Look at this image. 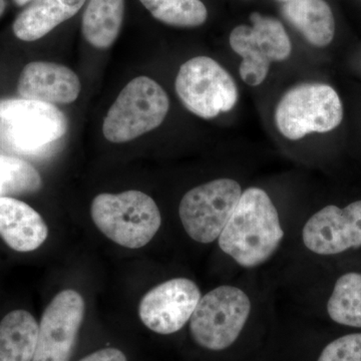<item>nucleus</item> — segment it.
<instances>
[{
    "label": "nucleus",
    "instance_id": "obj_3",
    "mask_svg": "<svg viewBox=\"0 0 361 361\" xmlns=\"http://www.w3.org/2000/svg\"><path fill=\"white\" fill-rule=\"evenodd\" d=\"M278 130L291 141L311 133L336 129L343 120V106L336 90L320 82H304L285 92L275 110Z\"/></svg>",
    "mask_w": 361,
    "mask_h": 361
},
{
    "label": "nucleus",
    "instance_id": "obj_4",
    "mask_svg": "<svg viewBox=\"0 0 361 361\" xmlns=\"http://www.w3.org/2000/svg\"><path fill=\"white\" fill-rule=\"evenodd\" d=\"M170 109L167 92L148 77L135 78L111 104L103 123L108 141H132L158 128Z\"/></svg>",
    "mask_w": 361,
    "mask_h": 361
},
{
    "label": "nucleus",
    "instance_id": "obj_12",
    "mask_svg": "<svg viewBox=\"0 0 361 361\" xmlns=\"http://www.w3.org/2000/svg\"><path fill=\"white\" fill-rule=\"evenodd\" d=\"M250 21L252 26H236L230 35V45L242 63L269 66L290 56V39L277 18L253 13Z\"/></svg>",
    "mask_w": 361,
    "mask_h": 361
},
{
    "label": "nucleus",
    "instance_id": "obj_14",
    "mask_svg": "<svg viewBox=\"0 0 361 361\" xmlns=\"http://www.w3.org/2000/svg\"><path fill=\"white\" fill-rule=\"evenodd\" d=\"M47 236V226L35 209L11 197L0 198V237L11 249L37 250Z\"/></svg>",
    "mask_w": 361,
    "mask_h": 361
},
{
    "label": "nucleus",
    "instance_id": "obj_6",
    "mask_svg": "<svg viewBox=\"0 0 361 361\" xmlns=\"http://www.w3.org/2000/svg\"><path fill=\"white\" fill-rule=\"evenodd\" d=\"M175 87L185 108L206 120L233 110L238 102L234 78L208 56H196L183 63Z\"/></svg>",
    "mask_w": 361,
    "mask_h": 361
},
{
    "label": "nucleus",
    "instance_id": "obj_13",
    "mask_svg": "<svg viewBox=\"0 0 361 361\" xmlns=\"http://www.w3.org/2000/svg\"><path fill=\"white\" fill-rule=\"evenodd\" d=\"M21 99L42 103L68 104L80 92V78L65 66L49 61H33L25 66L18 80Z\"/></svg>",
    "mask_w": 361,
    "mask_h": 361
},
{
    "label": "nucleus",
    "instance_id": "obj_22",
    "mask_svg": "<svg viewBox=\"0 0 361 361\" xmlns=\"http://www.w3.org/2000/svg\"><path fill=\"white\" fill-rule=\"evenodd\" d=\"M317 361H361V334H348L330 342Z\"/></svg>",
    "mask_w": 361,
    "mask_h": 361
},
{
    "label": "nucleus",
    "instance_id": "obj_11",
    "mask_svg": "<svg viewBox=\"0 0 361 361\" xmlns=\"http://www.w3.org/2000/svg\"><path fill=\"white\" fill-rule=\"evenodd\" d=\"M302 241L308 250L329 256L361 246V200L345 208L324 207L304 225Z\"/></svg>",
    "mask_w": 361,
    "mask_h": 361
},
{
    "label": "nucleus",
    "instance_id": "obj_21",
    "mask_svg": "<svg viewBox=\"0 0 361 361\" xmlns=\"http://www.w3.org/2000/svg\"><path fill=\"white\" fill-rule=\"evenodd\" d=\"M42 180L37 169L14 157L0 155V198L39 191Z\"/></svg>",
    "mask_w": 361,
    "mask_h": 361
},
{
    "label": "nucleus",
    "instance_id": "obj_16",
    "mask_svg": "<svg viewBox=\"0 0 361 361\" xmlns=\"http://www.w3.org/2000/svg\"><path fill=\"white\" fill-rule=\"evenodd\" d=\"M282 16L310 44L324 47L336 35L334 13L324 0H292L284 2Z\"/></svg>",
    "mask_w": 361,
    "mask_h": 361
},
{
    "label": "nucleus",
    "instance_id": "obj_1",
    "mask_svg": "<svg viewBox=\"0 0 361 361\" xmlns=\"http://www.w3.org/2000/svg\"><path fill=\"white\" fill-rule=\"evenodd\" d=\"M283 238L279 214L269 195L260 188L251 187L242 193L218 243L237 264L250 269L267 262Z\"/></svg>",
    "mask_w": 361,
    "mask_h": 361
},
{
    "label": "nucleus",
    "instance_id": "obj_9",
    "mask_svg": "<svg viewBox=\"0 0 361 361\" xmlns=\"http://www.w3.org/2000/svg\"><path fill=\"white\" fill-rule=\"evenodd\" d=\"M85 311L78 292H59L45 308L32 361H70Z\"/></svg>",
    "mask_w": 361,
    "mask_h": 361
},
{
    "label": "nucleus",
    "instance_id": "obj_8",
    "mask_svg": "<svg viewBox=\"0 0 361 361\" xmlns=\"http://www.w3.org/2000/svg\"><path fill=\"white\" fill-rule=\"evenodd\" d=\"M0 120L9 141L23 152L39 151L66 135V116L54 104L25 99L0 101Z\"/></svg>",
    "mask_w": 361,
    "mask_h": 361
},
{
    "label": "nucleus",
    "instance_id": "obj_17",
    "mask_svg": "<svg viewBox=\"0 0 361 361\" xmlns=\"http://www.w3.org/2000/svg\"><path fill=\"white\" fill-rule=\"evenodd\" d=\"M39 325L30 312L14 310L0 322V361H32Z\"/></svg>",
    "mask_w": 361,
    "mask_h": 361
},
{
    "label": "nucleus",
    "instance_id": "obj_25",
    "mask_svg": "<svg viewBox=\"0 0 361 361\" xmlns=\"http://www.w3.org/2000/svg\"><path fill=\"white\" fill-rule=\"evenodd\" d=\"M6 0H0V18H1L2 14L4 13V11H6Z\"/></svg>",
    "mask_w": 361,
    "mask_h": 361
},
{
    "label": "nucleus",
    "instance_id": "obj_5",
    "mask_svg": "<svg viewBox=\"0 0 361 361\" xmlns=\"http://www.w3.org/2000/svg\"><path fill=\"white\" fill-rule=\"evenodd\" d=\"M251 310L250 297L243 289L221 285L201 297L190 319V334L201 348L224 350L238 339Z\"/></svg>",
    "mask_w": 361,
    "mask_h": 361
},
{
    "label": "nucleus",
    "instance_id": "obj_23",
    "mask_svg": "<svg viewBox=\"0 0 361 361\" xmlns=\"http://www.w3.org/2000/svg\"><path fill=\"white\" fill-rule=\"evenodd\" d=\"M80 361H128L125 353L116 348H104L85 356Z\"/></svg>",
    "mask_w": 361,
    "mask_h": 361
},
{
    "label": "nucleus",
    "instance_id": "obj_10",
    "mask_svg": "<svg viewBox=\"0 0 361 361\" xmlns=\"http://www.w3.org/2000/svg\"><path fill=\"white\" fill-rule=\"evenodd\" d=\"M198 285L188 278L168 280L142 297L139 305L142 322L152 331L169 336L191 319L201 299Z\"/></svg>",
    "mask_w": 361,
    "mask_h": 361
},
{
    "label": "nucleus",
    "instance_id": "obj_7",
    "mask_svg": "<svg viewBox=\"0 0 361 361\" xmlns=\"http://www.w3.org/2000/svg\"><path fill=\"white\" fill-rule=\"evenodd\" d=\"M242 188L221 178L190 190L179 206L180 222L190 238L202 244L216 241L238 205Z\"/></svg>",
    "mask_w": 361,
    "mask_h": 361
},
{
    "label": "nucleus",
    "instance_id": "obj_15",
    "mask_svg": "<svg viewBox=\"0 0 361 361\" xmlns=\"http://www.w3.org/2000/svg\"><path fill=\"white\" fill-rule=\"evenodd\" d=\"M85 0H32L14 20L16 37L35 42L78 13Z\"/></svg>",
    "mask_w": 361,
    "mask_h": 361
},
{
    "label": "nucleus",
    "instance_id": "obj_2",
    "mask_svg": "<svg viewBox=\"0 0 361 361\" xmlns=\"http://www.w3.org/2000/svg\"><path fill=\"white\" fill-rule=\"evenodd\" d=\"M97 229L118 245L146 246L160 229L161 217L156 202L141 191L97 195L90 207Z\"/></svg>",
    "mask_w": 361,
    "mask_h": 361
},
{
    "label": "nucleus",
    "instance_id": "obj_26",
    "mask_svg": "<svg viewBox=\"0 0 361 361\" xmlns=\"http://www.w3.org/2000/svg\"><path fill=\"white\" fill-rule=\"evenodd\" d=\"M278 1L287 2V1H292V0H278Z\"/></svg>",
    "mask_w": 361,
    "mask_h": 361
},
{
    "label": "nucleus",
    "instance_id": "obj_19",
    "mask_svg": "<svg viewBox=\"0 0 361 361\" xmlns=\"http://www.w3.org/2000/svg\"><path fill=\"white\" fill-rule=\"evenodd\" d=\"M327 313L338 324L361 329V273H346L337 279Z\"/></svg>",
    "mask_w": 361,
    "mask_h": 361
},
{
    "label": "nucleus",
    "instance_id": "obj_20",
    "mask_svg": "<svg viewBox=\"0 0 361 361\" xmlns=\"http://www.w3.org/2000/svg\"><path fill=\"white\" fill-rule=\"evenodd\" d=\"M153 18L176 27H197L205 23L208 11L201 0H140Z\"/></svg>",
    "mask_w": 361,
    "mask_h": 361
},
{
    "label": "nucleus",
    "instance_id": "obj_24",
    "mask_svg": "<svg viewBox=\"0 0 361 361\" xmlns=\"http://www.w3.org/2000/svg\"><path fill=\"white\" fill-rule=\"evenodd\" d=\"M14 4H16V6H25V4H30V2H32V0H13Z\"/></svg>",
    "mask_w": 361,
    "mask_h": 361
},
{
    "label": "nucleus",
    "instance_id": "obj_18",
    "mask_svg": "<svg viewBox=\"0 0 361 361\" xmlns=\"http://www.w3.org/2000/svg\"><path fill=\"white\" fill-rule=\"evenodd\" d=\"M123 16L125 0H90L82 16L85 39L96 49H109L120 35Z\"/></svg>",
    "mask_w": 361,
    "mask_h": 361
}]
</instances>
